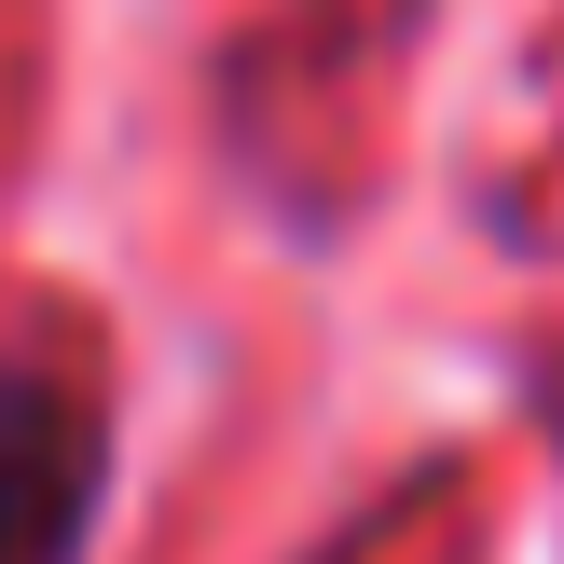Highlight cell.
Returning <instances> with one entry per match:
<instances>
[{"label": "cell", "instance_id": "cell-1", "mask_svg": "<svg viewBox=\"0 0 564 564\" xmlns=\"http://www.w3.org/2000/svg\"><path fill=\"white\" fill-rule=\"evenodd\" d=\"M110 510V413L42 358H0V564H83Z\"/></svg>", "mask_w": 564, "mask_h": 564}]
</instances>
